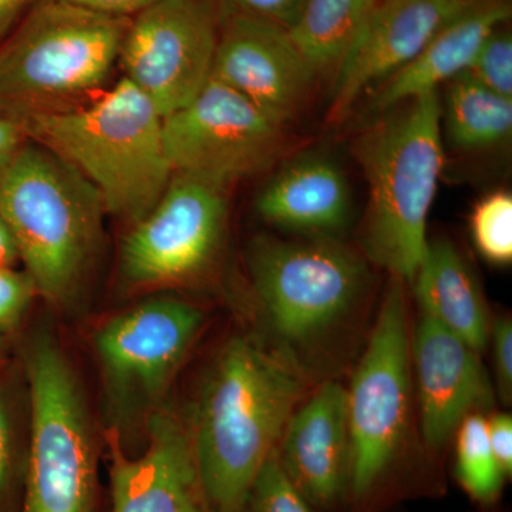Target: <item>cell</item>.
Instances as JSON below:
<instances>
[{"label": "cell", "mask_w": 512, "mask_h": 512, "mask_svg": "<svg viewBox=\"0 0 512 512\" xmlns=\"http://www.w3.org/2000/svg\"><path fill=\"white\" fill-rule=\"evenodd\" d=\"M444 86L441 131L451 146L464 153H480L510 140L512 99L491 92L466 72Z\"/></svg>", "instance_id": "7402d4cb"}, {"label": "cell", "mask_w": 512, "mask_h": 512, "mask_svg": "<svg viewBox=\"0 0 512 512\" xmlns=\"http://www.w3.org/2000/svg\"><path fill=\"white\" fill-rule=\"evenodd\" d=\"M511 18L510 0H473L454 16L419 55L372 87V109L380 114L463 74L495 29Z\"/></svg>", "instance_id": "d6986e66"}, {"label": "cell", "mask_w": 512, "mask_h": 512, "mask_svg": "<svg viewBox=\"0 0 512 512\" xmlns=\"http://www.w3.org/2000/svg\"><path fill=\"white\" fill-rule=\"evenodd\" d=\"M37 295L28 272L13 266H0V335L15 332Z\"/></svg>", "instance_id": "4316f807"}, {"label": "cell", "mask_w": 512, "mask_h": 512, "mask_svg": "<svg viewBox=\"0 0 512 512\" xmlns=\"http://www.w3.org/2000/svg\"><path fill=\"white\" fill-rule=\"evenodd\" d=\"M474 245L484 259L495 265L512 261V195L493 191L474 205L470 218Z\"/></svg>", "instance_id": "cb8c5ba5"}, {"label": "cell", "mask_w": 512, "mask_h": 512, "mask_svg": "<svg viewBox=\"0 0 512 512\" xmlns=\"http://www.w3.org/2000/svg\"><path fill=\"white\" fill-rule=\"evenodd\" d=\"M410 285L421 315L450 330L478 352L487 348L493 320L470 266L453 242L429 241Z\"/></svg>", "instance_id": "ffe728a7"}, {"label": "cell", "mask_w": 512, "mask_h": 512, "mask_svg": "<svg viewBox=\"0 0 512 512\" xmlns=\"http://www.w3.org/2000/svg\"><path fill=\"white\" fill-rule=\"evenodd\" d=\"M19 261L15 239L10 234L8 225L0 215V266H15Z\"/></svg>", "instance_id": "e575fe53"}, {"label": "cell", "mask_w": 512, "mask_h": 512, "mask_svg": "<svg viewBox=\"0 0 512 512\" xmlns=\"http://www.w3.org/2000/svg\"><path fill=\"white\" fill-rule=\"evenodd\" d=\"M256 296L275 332L306 345L348 315L366 282L365 261L338 238H258L249 251Z\"/></svg>", "instance_id": "ba28073f"}, {"label": "cell", "mask_w": 512, "mask_h": 512, "mask_svg": "<svg viewBox=\"0 0 512 512\" xmlns=\"http://www.w3.org/2000/svg\"><path fill=\"white\" fill-rule=\"evenodd\" d=\"M227 190L174 173L157 204L131 225L120 249V276L134 291H165L204 275L220 255Z\"/></svg>", "instance_id": "30bf717a"}, {"label": "cell", "mask_w": 512, "mask_h": 512, "mask_svg": "<svg viewBox=\"0 0 512 512\" xmlns=\"http://www.w3.org/2000/svg\"><path fill=\"white\" fill-rule=\"evenodd\" d=\"M262 220L303 237L338 238L352 220V192L342 168L320 153L282 165L256 198Z\"/></svg>", "instance_id": "ac0fdd59"}, {"label": "cell", "mask_w": 512, "mask_h": 512, "mask_svg": "<svg viewBox=\"0 0 512 512\" xmlns=\"http://www.w3.org/2000/svg\"><path fill=\"white\" fill-rule=\"evenodd\" d=\"M377 0H305L289 30L316 76H335L352 52Z\"/></svg>", "instance_id": "44dd1931"}, {"label": "cell", "mask_w": 512, "mask_h": 512, "mask_svg": "<svg viewBox=\"0 0 512 512\" xmlns=\"http://www.w3.org/2000/svg\"><path fill=\"white\" fill-rule=\"evenodd\" d=\"M37 0H0V42L12 32Z\"/></svg>", "instance_id": "836d02e7"}, {"label": "cell", "mask_w": 512, "mask_h": 512, "mask_svg": "<svg viewBox=\"0 0 512 512\" xmlns=\"http://www.w3.org/2000/svg\"><path fill=\"white\" fill-rule=\"evenodd\" d=\"M284 126L211 77L197 96L163 119L174 173L229 190L261 173L284 148Z\"/></svg>", "instance_id": "8fae6325"}, {"label": "cell", "mask_w": 512, "mask_h": 512, "mask_svg": "<svg viewBox=\"0 0 512 512\" xmlns=\"http://www.w3.org/2000/svg\"><path fill=\"white\" fill-rule=\"evenodd\" d=\"M15 121L29 140L76 168L99 192L106 214L128 227L146 217L173 177L163 116L126 77L90 103Z\"/></svg>", "instance_id": "7a4b0ae2"}, {"label": "cell", "mask_w": 512, "mask_h": 512, "mask_svg": "<svg viewBox=\"0 0 512 512\" xmlns=\"http://www.w3.org/2000/svg\"><path fill=\"white\" fill-rule=\"evenodd\" d=\"M211 77L285 126L302 110L318 76L288 29L224 9Z\"/></svg>", "instance_id": "4fadbf2b"}, {"label": "cell", "mask_w": 512, "mask_h": 512, "mask_svg": "<svg viewBox=\"0 0 512 512\" xmlns=\"http://www.w3.org/2000/svg\"><path fill=\"white\" fill-rule=\"evenodd\" d=\"M0 215L37 295L59 308L70 305L99 249L106 215L99 192L28 138L0 177Z\"/></svg>", "instance_id": "277c9868"}, {"label": "cell", "mask_w": 512, "mask_h": 512, "mask_svg": "<svg viewBox=\"0 0 512 512\" xmlns=\"http://www.w3.org/2000/svg\"><path fill=\"white\" fill-rule=\"evenodd\" d=\"M473 0H377L335 74L330 120L343 119L370 87L414 59Z\"/></svg>", "instance_id": "9a60e30c"}, {"label": "cell", "mask_w": 512, "mask_h": 512, "mask_svg": "<svg viewBox=\"0 0 512 512\" xmlns=\"http://www.w3.org/2000/svg\"><path fill=\"white\" fill-rule=\"evenodd\" d=\"M456 476L477 503L491 505L500 498L507 476L491 450L483 414H470L458 426Z\"/></svg>", "instance_id": "603a6c76"}, {"label": "cell", "mask_w": 512, "mask_h": 512, "mask_svg": "<svg viewBox=\"0 0 512 512\" xmlns=\"http://www.w3.org/2000/svg\"><path fill=\"white\" fill-rule=\"evenodd\" d=\"M202 323L204 315L192 303L156 296L96 330L93 346L116 426L156 412Z\"/></svg>", "instance_id": "9c48e42d"}, {"label": "cell", "mask_w": 512, "mask_h": 512, "mask_svg": "<svg viewBox=\"0 0 512 512\" xmlns=\"http://www.w3.org/2000/svg\"><path fill=\"white\" fill-rule=\"evenodd\" d=\"M30 448L22 512H93L96 450L89 412L69 359L50 333L25 350Z\"/></svg>", "instance_id": "8992f818"}, {"label": "cell", "mask_w": 512, "mask_h": 512, "mask_svg": "<svg viewBox=\"0 0 512 512\" xmlns=\"http://www.w3.org/2000/svg\"><path fill=\"white\" fill-rule=\"evenodd\" d=\"M128 19L37 0L0 42V114L63 109L99 89L119 62Z\"/></svg>", "instance_id": "5b68a950"}, {"label": "cell", "mask_w": 512, "mask_h": 512, "mask_svg": "<svg viewBox=\"0 0 512 512\" xmlns=\"http://www.w3.org/2000/svg\"><path fill=\"white\" fill-rule=\"evenodd\" d=\"M276 456L313 508L333 507L350 494L348 393L342 384H323L298 406L286 423Z\"/></svg>", "instance_id": "e0dca14e"}, {"label": "cell", "mask_w": 512, "mask_h": 512, "mask_svg": "<svg viewBox=\"0 0 512 512\" xmlns=\"http://www.w3.org/2000/svg\"><path fill=\"white\" fill-rule=\"evenodd\" d=\"M488 440L505 476L512 474V419L510 414H493L487 419Z\"/></svg>", "instance_id": "4dcf8cb0"}, {"label": "cell", "mask_w": 512, "mask_h": 512, "mask_svg": "<svg viewBox=\"0 0 512 512\" xmlns=\"http://www.w3.org/2000/svg\"><path fill=\"white\" fill-rule=\"evenodd\" d=\"M222 8L269 20L291 29L305 0H220Z\"/></svg>", "instance_id": "f1b7e54d"}, {"label": "cell", "mask_w": 512, "mask_h": 512, "mask_svg": "<svg viewBox=\"0 0 512 512\" xmlns=\"http://www.w3.org/2000/svg\"><path fill=\"white\" fill-rule=\"evenodd\" d=\"M404 284L393 276L365 355L346 389L350 495L356 501L369 498L389 476L409 426L412 333Z\"/></svg>", "instance_id": "52a82bcc"}, {"label": "cell", "mask_w": 512, "mask_h": 512, "mask_svg": "<svg viewBox=\"0 0 512 512\" xmlns=\"http://www.w3.org/2000/svg\"><path fill=\"white\" fill-rule=\"evenodd\" d=\"M468 76L491 92L512 99V37L510 30L495 29L466 70Z\"/></svg>", "instance_id": "484cf974"}, {"label": "cell", "mask_w": 512, "mask_h": 512, "mask_svg": "<svg viewBox=\"0 0 512 512\" xmlns=\"http://www.w3.org/2000/svg\"><path fill=\"white\" fill-rule=\"evenodd\" d=\"M353 151L369 187L365 254L410 284L429 247L427 221L444 168L439 92L377 114Z\"/></svg>", "instance_id": "3957f363"}, {"label": "cell", "mask_w": 512, "mask_h": 512, "mask_svg": "<svg viewBox=\"0 0 512 512\" xmlns=\"http://www.w3.org/2000/svg\"><path fill=\"white\" fill-rule=\"evenodd\" d=\"M493 345L497 392L504 404L512 399V322L511 318H498L491 322L490 340Z\"/></svg>", "instance_id": "83f0119b"}, {"label": "cell", "mask_w": 512, "mask_h": 512, "mask_svg": "<svg viewBox=\"0 0 512 512\" xmlns=\"http://www.w3.org/2000/svg\"><path fill=\"white\" fill-rule=\"evenodd\" d=\"M244 512H315V508L286 476L275 450L259 470Z\"/></svg>", "instance_id": "d4e9b609"}, {"label": "cell", "mask_w": 512, "mask_h": 512, "mask_svg": "<svg viewBox=\"0 0 512 512\" xmlns=\"http://www.w3.org/2000/svg\"><path fill=\"white\" fill-rule=\"evenodd\" d=\"M478 350L421 315L410 338V357L419 394L421 433L440 450L461 421L493 406L495 393Z\"/></svg>", "instance_id": "2e32d148"}, {"label": "cell", "mask_w": 512, "mask_h": 512, "mask_svg": "<svg viewBox=\"0 0 512 512\" xmlns=\"http://www.w3.org/2000/svg\"><path fill=\"white\" fill-rule=\"evenodd\" d=\"M13 478V436L8 400L0 387V508L8 500Z\"/></svg>", "instance_id": "f546056e"}, {"label": "cell", "mask_w": 512, "mask_h": 512, "mask_svg": "<svg viewBox=\"0 0 512 512\" xmlns=\"http://www.w3.org/2000/svg\"><path fill=\"white\" fill-rule=\"evenodd\" d=\"M148 444L128 457L120 434L107 436L113 512H212L202 488L188 424L173 410L151 413Z\"/></svg>", "instance_id": "5bb4252c"}, {"label": "cell", "mask_w": 512, "mask_h": 512, "mask_svg": "<svg viewBox=\"0 0 512 512\" xmlns=\"http://www.w3.org/2000/svg\"><path fill=\"white\" fill-rule=\"evenodd\" d=\"M66 2L103 13V15L131 18L161 0H66Z\"/></svg>", "instance_id": "1f68e13d"}, {"label": "cell", "mask_w": 512, "mask_h": 512, "mask_svg": "<svg viewBox=\"0 0 512 512\" xmlns=\"http://www.w3.org/2000/svg\"><path fill=\"white\" fill-rule=\"evenodd\" d=\"M25 131L8 116L0 114V177L12 163L13 158L26 143Z\"/></svg>", "instance_id": "d6a6232c"}, {"label": "cell", "mask_w": 512, "mask_h": 512, "mask_svg": "<svg viewBox=\"0 0 512 512\" xmlns=\"http://www.w3.org/2000/svg\"><path fill=\"white\" fill-rule=\"evenodd\" d=\"M303 392L291 356L251 336H235L221 349L187 423L212 512H244L249 490Z\"/></svg>", "instance_id": "6da1fadb"}, {"label": "cell", "mask_w": 512, "mask_h": 512, "mask_svg": "<svg viewBox=\"0 0 512 512\" xmlns=\"http://www.w3.org/2000/svg\"><path fill=\"white\" fill-rule=\"evenodd\" d=\"M222 16L220 0H161L128 19L117 63L163 119L210 82Z\"/></svg>", "instance_id": "7c38bea8"}]
</instances>
